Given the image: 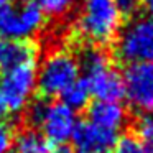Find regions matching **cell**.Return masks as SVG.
<instances>
[{"mask_svg": "<svg viewBox=\"0 0 153 153\" xmlns=\"http://www.w3.org/2000/svg\"><path fill=\"white\" fill-rule=\"evenodd\" d=\"M123 13L117 0H84L77 12L74 30L91 46H104L115 40Z\"/></svg>", "mask_w": 153, "mask_h": 153, "instance_id": "1", "label": "cell"}, {"mask_svg": "<svg viewBox=\"0 0 153 153\" xmlns=\"http://www.w3.org/2000/svg\"><path fill=\"white\" fill-rule=\"evenodd\" d=\"M27 120L31 128L38 130L51 145H64L73 138L76 130L77 114L64 102L40 99L30 102L27 107Z\"/></svg>", "mask_w": 153, "mask_h": 153, "instance_id": "2", "label": "cell"}, {"mask_svg": "<svg viewBox=\"0 0 153 153\" xmlns=\"http://www.w3.org/2000/svg\"><path fill=\"white\" fill-rule=\"evenodd\" d=\"M81 79L96 100H120L123 97L122 74L114 68L109 54L99 46H89L77 58Z\"/></svg>", "mask_w": 153, "mask_h": 153, "instance_id": "3", "label": "cell"}, {"mask_svg": "<svg viewBox=\"0 0 153 153\" xmlns=\"http://www.w3.org/2000/svg\"><path fill=\"white\" fill-rule=\"evenodd\" d=\"M79 61L69 51L50 53L36 68V89L45 99L61 97V94L79 79Z\"/></svg>", "mask_w": 153, "mask_h": 153, "instance_id": "4", "label": "cell"}, {"mask_svg": "<svg viewBox=\"0 0 153 153\" xmlns=\"http://www.w3.org/2000/svg\"><path fill=\"white\" fill-rule=\"evenodd\" d=\"M114 54L125 64L153 61V20L133 17L115 36Z\"/></svg>", "mask_w": 153, "mask_h": 153, "instance_id": "5", "label": "cell"}, {"mask_svg": "<svg viewBox=\"0 0 153 153\" xmlns=\"http://www.w3.org/2000/svg\"><path fill=\"white\" fill-rule=\"evenodd\" d=\"M36 63L28 61L4 71L0 76V97L8 114H18L30 104L36 91Z\"/></svg>", "mask_w": 153, "mask_h": 153, "instance_id": "6", "label": "cell"}, {"mask_svg": "<svg viewBox=\"0 0 153 153\" xmlns=\"http://www.w3.org/2000/svg\"><path fill=\"white\" fill-rule=\"evenodd\" d=\"M45 25V15L31 2L8 4L0 8V38L30 40Z\"/></svg>", "mask_w": 153, "mask_h": 153, "instance_id": "7", "label": "cell"}, {"mask_svg": "<svg viewBox=\"0 0 153 153\" xmlns=\"http://www.w3.org/2000/svg\"><path fill=\"white\" fill-rule=\"evenodd\" d=\"M123 97L133 110L153 114V61L130 63L122 73Z\"/></svg>", "mask_w": 153, "mask_h": 153, "instance_id": "8", "label": "cell"}, {"mask_svg": "<svg viewBox=\"0 0 153 153\" xmlns=\"http://www.w3.org/2000/svg\"><path fill=\"white\" fill-rule=\"evenodd\" d=\"M119 140V133L96 123L79 122L73 133V146L76 153H110Z\"/></svg>", "mask_w": 153, "mask_h": 153, "instance_id": "9", "label": "cell"}, {"mask_svg": "<svg viewBox=\"0 0 153 153\" xmlns=\"http://www.w3.org/2000/svg\"><path fill=\"white\" fill-rule=\"evenodd\" d=\"M87 120L99 127L120 133L128 117H127L125 107L119 100H96L92 105H89Z\"/></svg>", "mask_w": 153, "mask_h": 153, "instance_id": "10", "label": "cell"}, {"mask_svg": "<svg viewBox=\"0 0 153 153\" xmlns=\"http://www.w3.org/2000/svg\"><path fill=\"white\" fill-rule=\"evenodd\" d=\"M36 50L30 40L0 38V71H8L28 61H35Z\"/></svg>", "mask_w": 153, "mask_h": 153, "instance_id": "11", "label": "cell"}, {"mask_svg": "<svg viewBox=\"0 0 153 153\" xmlns=\"http://www.w3.org/2000/svg\"><path fill=\"white\" fill-rule=\"evenodd\" d=\"M10 153H51V143L35 128H23L12 140Z\"/></svg>", "mask_w": 153, "mask_h": 153, "instance_id": "12", "label": "cell"}, {"mask_svg": "<svg viewBox=\"0 0 153 153\" xmlns=\"http://www.w3.org/2000/svg\"><path fill=\"white\" fill-rule=\"evenodd\" d=\"M61 102H64L68 107H71L73 110H81V109H86L89 105V100H91V92L87 89L86 82L82 79H77L76 82H73L63 94H61Z\"/></svg>", "mask_w": 153, "mask_h": 153, "instance_id": "13", "label": "cell"}, {"mask_svg": "<svg viewBox=\"0 0 153 153\" xmlns=\"http://www.w3.org/2000/svg\"><path fill=\"white\" fill-rule=\"evenodd\" d=\"M27 2L36 5L45 17L51 18H61L68 15L77 4V0H27Z\"/></svg>", "mask_w": 153, "mask_h": 153, "instance_id": "14", "label": "cell"}, {"mask_svg": "<svg viewBox=\"0 0 153 153\" xmlns=\"http://www.w3.org/2000/svg\"><path fill=\"white\" fill-rule=\"evenodd\" d=\"M110 153H145V150H143L142 142L137 137L125 135L117 140L115 146Z\"/></svg>", "mask_w": 153, "mask_h": 153, "instance_id": "15", "label": "cell"}, {"mask_svg": "<svg viewBox=\"0 0 153 153\" xmlns=\"http://www.w3.org/2000/svg\"><path fill=\"white\" fill-rule=\"evenodd\" d=\"M135 133L138 140L153 138V114H140L135 122Z\"/></svg>", "mask_w": 153, "mask_h": 153, "instance_id": "16", "label": "cell"}, {"mask_svg": "<svg viewBox=\"0 0 153 153\" xmlns=\"http://www.w3.org/2000/svg\"><path fill=\"white\" fill-rule=\"evenodd\" d=\"M13 133L12 128L4 119H0V153H10Z\"/></svg>", "mask_w": 153, "mask_h": 153, "instance_id": "17", "label": "cell"}, {"mask_svg": "<svg viewBox=\"0 0 153 153\" xmlns=\"http://www.w3.org/2000/svg\"><path fill=\"white\" fill-rule=\"evenodd\" d=\"M140 2L142 0H117V5L120 7L122 13H133Z\"/></svg>", "mask_w": 153, "mask_h": 153, "instance_id": "18", "label": "cell"}, {"mask_svg": "<svg viewBox=\"0 0 153 153\" xmlns=\"http://www.w3.org/2000/svg\"><path fill=\"white\" fill-rule=\"evenodd\" d=\"M143 145V150L145 153H153V138H148V140H140Z\"/></svg>", "mask_w": 153, "mask_h": 153, "instance_id": "19", "label": "cell"}, {"mask_svg": "<svg viewBox=\"0 0 153 153\" xmlns=\"http://www.w3.org/2000/svg\"><path fill=\"white\" fill-rule=\"evenodd\" d=\"M5 115H8V110H7V107H5L4 99L0 97V119H4Z\"/></svg>", "mask_w": 153, "mask_h": 153, "instance_id": "20", "label": "cell"}, {"mask_svg": "<svg viewBox=\"0 0 153 153\" xmlns=\"http://www.w3.org/2000/svg\"><path fill=\"white\" fill-rule=\"evenodd\" d=\"M51 153H76V152H74V150L66 148L64 145H61V146H58L56 150H51Z\"/></svg>", "mask_w": 153, "mask_h": 153, "instance_id": "21", "label": "cell"}, {"mask_svg": "<svg viewBox=\"0 0 153 153\" xmlns=\"http://www.w3.org/2000/svg\"><path fill=\"white\" fill-rule=\"evenodd\" d=\"M146 2V10H148V17L153 20V0H145Z\"/></svg>", "mask_w": 153, "mask_h": 153, "instance_id": "22", "label": "cell"}, {"mask_svg": "<svg viewBox=\"0 0 153 153\" xmlns=\"http://www.w3.org/2000/svg\"><path fill=\"white\" fill-rule=\"evenodd\" d=\"M8 4H12V0H0V8L5 7V5H8Z\"/></svg>", "mask_w": 153, "mask_h": 153, "instance_id": "23", "label": "cell"}]
</instances>
